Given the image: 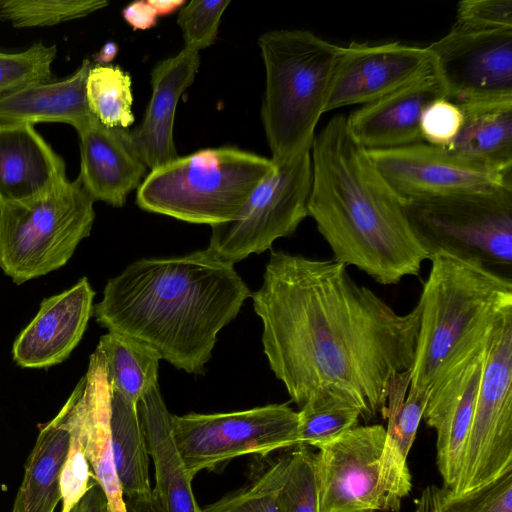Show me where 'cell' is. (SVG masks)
<instances>
[{
  "label": "cell",
  "instance_id": "cell-30",
  "mask_svg": "<svg viewBox=\"0 0 512 512\" xmlns=\"http://www.w3.org/2000/svg\"><path fill=\"white\" fill-rule=\"evenodd\" d=\"M360 408L344 394L324 388L298 411V445L318 447L358 426Z\"/></svg>",
  "mask_w": 512,
  "mask_h": 512
},
{
  "label": "cell",
  "instance_id": "cell-24",
  "mask_svg": "<svg viewBox=\"0 0 512 512\" xmlns=\"http://www.w3.org/2000/svg\"><path fill=\"white\" fill-rule=\"evenodd\" d=\"M92 64L84 59L76 72L61 81L28 86L0 98V122H59L76 130L95 117L88 106L86 83Z\"/></svg>",
  "mask_w": 512,
  "mask_h": 512
},
{
  "label": "cell",
  "instance_id": "cell-29",
  "mask_svg": "<svg viewBox=\"0 0 512 512\" xmlns=\"http://www.w3.org/2000/svg\"><path fill=\"white\" fill-rule=\"evenodd\" d=\"M290 453L261 457L247 482L199 512H285L281 492L286 479Z\"/></svg>",
  "mask_w": 512,
  "mask_h": 512
},
{
  "label": "cell",
  "instance_id": "cell-37",
  "mask_svg": "<svg viewBox=\"0 0 512 512\" xmlns=\"http://www.w3.org/2000/svg\"><path fill=\"white\" fill-rule=\"evenodd\" d=\"M229 4V0H193L186 3L177 16L184 47L200 51L214 44L221 17Z\"/></svg>",
  "mask_w": 512,
  "mask_h": 512
},
{
  "label": "cell",
  "instance_id": "cell-39",
  "mask_svg": "<svg viewBox=\"0 0 512 512\" xmlns=\"http://www.w3.org/2000/svg\"><path fill=\"white\" fill-rule=\"evenodd\" d=\"M459 105L442 97L432 101L421 115L420 128L424 142L447 148L462 125Z\"/></svg>",
  "mask_w": 512,
  "mask_h": 512
},
{
  "label": "cell",
  "instance_id": "cell-22",
  "mask_svg": "<svg viewBox=\"0 0 512 512\" xmlns=\"http://www.w3.org/2000/svg\"><path fill=\"white\" fill-rule=\"evenodd\" d=\"M84 378L80 424L85 454L109 512H127L116 474L111 436V385L100 351L91 354Z\"/></svg>",
  "mask_w": 512,
  "mask_h": 512
},
{
  "label": "cell",
  "instance_id": "cell-44",
  "mask_svg": "<svg viewBox=\"0 0 512 512\" xmlns=\"http://www.w3.org/2000/svg\"><path fill=\"white\" fill-rule=\"evenodd\" d=\"M118 45L114 41H108L93 55L96 65H108L111 63L118 53Z\"/></svg>",
  "mask_w": 512,
  "mask_h": 512
},
{
  "label": "cell",
  "instance_id": "cell-38",
  "mask_svg": "<svg viewBox=\"0 0 512 512\" xmlns=\"http://www.w3.org/2000/svg\"><path fill=\"white\" fill-rule=\"evenodd\" d=\"M453 28L512 29V0H464L458 3Z\"/></svg>",
  "mask_w": 512,
  "mask_h": 512
},
{
  "label": "cell",
  "instance_id": "cell-31",
  "mask_svg": "<svg viewBox=\"0 0 512 512\" xmlns=\"http://www.w3.org/2000/svg\"><path fill=\"white\" fill-rule=\"evenodd\" d=\"M130 75L119 66L92 65L86 83L91 113L107 127L128 129L135 120Z\"/></svg>",
  "mask_w": 512,
  "mask_h": 512
},
{
  "label": "cell",
  "instance_id": "cell-2",
  "mask_svg": "<svg viewBox=\"0 0 512 512\" xmlns=\"http://www.w3.org/2000/svg\"><path fill=\"white\" fill-rule=\"evenodd\" d=\"M249 297L234 264L205 249L133 262L108 280L94 315L108 332L146 345L179 370L202 374L218 333Z\"/></svg>",
  "mask_w": 512,
  "mask_h": 512
},
{
  "label": "cell",
  "instance_id": "cell-26",
  "mask_svg": "<svg viewBox=\"0 0 512 512\" xmlns=\"http://www.w3.org/2000/svg\"><path fill=\"white\" fill-rule=\"evenodd\" d=\"M459 106L462 125L447 149L487 166L512 171V99Z\"/></svg>",
  "mask_w": 512,
  "mask_h": 512
},
{
  "label": "cell",
  "instance_id": "cell-43",
  "mask_svg": "<svg viewBox=\"0 0 512 512\" xmlns=\"http://www.w3.org/2000/svg\"><path fill=\"white\" fill-rule=\"evenodd\" d=\"M148 2L154 8L158 17L170 15L186 4L185 0H148Z\"/></svg>",
  "mask_w": 512,
  "mask_h": 512
},
{
  "label": "cell",
  "instance_id": "cell-23",
  "mask_svg": "<svg viewBox=\"0 0 512 512\" xmlns=\"http://www.w3.org/2000/svg\"><path fill=\"white\" fill-rule=\"evenodd\" d=\"M139 421L155 470L156 493L165 512H199L192 480L176 446L171 413L158 384L136 404Z\"/></svg>",
  "mask_w": 512,
  "mask_h": 512
},
{
  "label": "cell",
  "instance_id": "cell-5",
  "mask_svg": "<svg viewBox=\"0 0 512 512\" xmlns=\"http://www.w3.org/2000/svg\"><path fill=\"white\" fill-rule=\"evenodd\" d=\"M258 45L266 76L260 115L271 160L281 165L311 151L341 46L299 29L265 32Z\"/></svg>",
  "mask_w": 512,
  "mask_h": 512
},
{
  "label": "cell",
  "instance_id": "cell-13",
  "mask_svg": "<svg viewBox=\"0 0 512 512\" xmlns=\"http://www.w3.org/2000/svg\"><path fill=\"white\" fill-rule=\"evenodd\" d=\"M367 153L406 203L512 188V171L487 166L424 141Z\"/></svg>",
  "mask_w": 512,
  "mask_h": 512
},
{
  "label": "cell",
  "instance_id": "cell-33",
  "mask_svg": "<svg viewBox=\"0 0 512 512\" xmlns=\"http://www.w3.org/2000/svg\"><path fill=\"white\" fill-rule=\"evenodd\" d=\"M105 0H0V19L14 27H42L85 17L103 9Z\"/></svg>",
  "mask_w": 512,
  "mask_h": 512
},
{
  "label": "cell",
  "instance_id": "cell-42",
  "mask_svg": "<svg viewBox=\"0 0 512 512\" xmlns=\"http://www.w3.org/2000/svg\"><path fill=\"white\" fill-rule=\"evenodd\" d=\"M124 499L127 512H165L153 490L150 494L143 497Z\"/></svg>",
  "mask_w": 512,
  "mask_h": 512
},
{
  "label": "cell",
  "instance_id": "cell-20",
  "mask_svg": "<svg viewBox=\"0 0 512 512\" xmlns=\"http://www.w3.org/2000/svg\"><path fill=\"white\" fill-rule=\"evenodd\" d=\"M200 65L199 51L184 47L151 71L152 94L142 122L129 131L136 153L150 170L179 157L173 136L177 104Z\"/></svg>",
  "mask_w": 512,
  "mask_h": 512
},
{
  "label": "cell",
  "instance_id": "cell-21",
  "mask_svg": "<svg viewBox=\"0 0 512 512\" xmlns=\"http://www.w3.org/2000/svg\"><path fill=\"white\" fill-rule=\"evenodd\" d=\"M66 180L63 158L33 125L0 122V203L36 199Z\"/></svg>",
  "mask_w": 512,
  "mask_h": 512
},
{
  "label": "cell",
  "instance_id": "cell-41",
  "mask_svg": "<svg viewBox=\"0 0 512 512\" xmlns=\"http://www.w3.org/2000/svg\"><path fill=\"white\" fill-rule=\"evenodd\" d=\"M124 20L133 30H147L157 25L158 15L147 1H135L122 10Z\"/></svg>",
  "mask_w": 512,
  "mask_h": 512
},
{
  "label": "cell",
  "instance_id": "cell-18",
  "mask_svg": "<svg viewBox=\"0 0 512 512\" xmlns=\"http://www.w3.org/2000/svg\"><path fill=\"white\" fill-rule=\"evenodd\" d=\"M77 132L81 156L77 178L94 201L122 207L147 175V166L132 146L129 130L107 127L93 117Z\"/></svg>",
  "mask_w": 512,
  "mask_h": 512
},
{
  "label": "cell",
  "instance_id": "cell-19",
  "mask_svg": "<svg viewBox=\"0 0 512 512\" xmlns=\"http://www.w3.org/2000/svg\"><path fill=\"white\" fill-rule=\"evenodd\" d=\"M445 98L433 70L378 100L362 105L346 117L352 138L365 150H382L423 142L420 121L424 109Z\"/></svg>",
  "mask_w": 512,
  "mask_h": 512
},
{
  "label": "cell",
  "instance_id": "cell-17",
  "mask_svg": "<svg viewBox=\"0 0 512 512\" xmlns=\"http://www.w3.org/2000/svg\"><path fill=\"white\" fill-rule=\"evenodd\" d=\"M94 295L83 277L69 289L45 298L13 343L14 362L22 368L42 369L65 361L84 335Z\"/></svg>",
  "mask_w": 512,
  "mask_h": 512
},
{
  "label": "cell",
  "instance_id": "cell-4",
  "mask_svg": "<svg viewBox=\"0 0 512 512\" xmlns=\"http://www.w3.org/2000/svg\"><path fill=\"white\" fill-rule=\"evenodd\" d=\"M418 306L420 326L410 386L429 390L469 345L512 310V281L483 264L438 250Z\"/></svg>",
  "mask_w": 512,
  "mask_h": 512
},
{
  "label": "cell",
  "instance_id": "cell-9",
  "mask_svg": "<svg viewBox=\"0 0 512 512\" xmlns=\"http://www.w3.org/2000/svg\"><path fill=\"white\" fill-rule=\"evenodd\" d=\"M172 434L190 476L245 455L267 457L298 445V412L268 404L228 413L171 414Z\"/></svg>",
  "mask_w": 512,
  "mask_h": 512
},
{
  "label": "cell",
  "instance_id": "cell-35",
  "mask_svg": "<svg viewBox=\"0 0 512 512\" xmlns=\"http://www.w3.org/2000/svg\"><path fill=\"white\" fill-rule=\"evenodd\" d=\"M56 45L34 43L18 53L0 52V98L31 85L49 82Z\"/></svg>",
  "mask_w": 512,
  "mask_h": 512
},
{
  "label": "cell",
  "instance_id": "cell-11",
  "mask_svg": "<svg viewBox=\"0 0 512 512\" xmlns=\"http://www.w3.org/2000/svg\"><path fill=\"white\" fill-rule=\"evenodd\" d=\"M512 469V310L489 335L482 378L460 472L449 488L462 494Z\"/></svg>",
  "mask_w": 512,
  "mask_h": 512
},
{
  "label": "cell",
  "instance_id": "cell-8",
  "mask_svg": "<svg viewBox=\"0 0 512 512\" xmlns=\"http://www.w3.org/2000/svg\"><path fill=\"white\" fill-rule=\"evenodd\" d=\"M319 512H398L412 488L381 424L356 426L317 447Z\"/></svg>",
  "mask_w": 512,
  "mask_h": 512
},
{
  "label": "cell",
  "instance_id": "cell-32",
  "mask_svg": "<svg viewBox=\"0 0 512 512\" xmlns=\"http://www.w3.org/2000/svg\"><path fill=\"white\" fill-rule=\"evenodd\" d=\"M84 388L82 377L67 399L69 445L60 474L61 512H71L96 483L85 454L80 424L81 398Z\"/></svg>",
  "mask_w": 512,
  "mask_h": 512
},
{
  "label": "cell",
  "instance_id": "cell-36",
  "mask_svg": "<svg viewBox=\"0 0 512 512\" xmlns=\"http://www.w3.org/2000/svg\"><path fill=\"white\" fill-rule=\"evenodd\" d=\"M281 498L285 512H319L316 453L308 446L290 452Z\"/></svg>",
  "mask_w": 512,
  "mask_h": 512
},
{
  "label": "cell",
  "instance_id": "cell-1",
  "mask_svg": "<svg viewBox=\"0 0 512 512\" xmlns=\"http://www.w3.org/2000/svg\"><path fill=\"white\" fill-rule=\"evenodd\" d=\"M251 297L269 366L299 408L328 388L352 400L365 421L385 419L392 378L413 366L418 304L400 315L344 264L283 251L271 252Z\"/></svg>",
  "mask_w": 512,
  "mask_h": 512
},
{
  "label": "cell",
  "instance_id": "cell-14",
  "mask_svg": "<svg viewBox=\"0 0 512 512\" xmlns=\"http://www.w3.org/2000/svg\"><path fill=\"white\" fill-rule=\"evenodd\" d=\"M426 48L433 73L451 102L512 99V29L452 27Z\"/></svg>",
  "mask_w": 512,
  "mask_h": 512
},
{
  "label": "cell",
  "instance_id": "cell-6",
  "mask_svg": "<svg viewBox=\"0 0 512 512\" xmlns=\"http://www.w3.org/2000/svg\"><path fill=\"white\" fill-rule=\"evenodd\" d=\"M275 167L271 159L238 147L198 150L150 170L136 203L148 212L214 226L235 219Z\"/></svg>",
  "mask_w": 512,
  "mask_h": 512
},
{
  "label": "cell",
  "instance_id": "cell-10",
  "mask_svg": "<svg viewBox=\"0 0 512 512\" xmlns=\"http://www.w3.org/2000/svg\"><path fill=\"white\" fill-rule=\"evenodd\" d=\"M431 255L443 250L486 267L512 264V188L406 203Z\"/></svg>",
  "mask_w": 512,
  "mask_h": 512
},
{
  "label": "cell",
  "instance_id": "cell-7",
  "mask_svg": "<svg viewBox=\"0 0 512 512\" xmlns=\"http://www.w3.org/2000/svg\"><path fill=\"white\" fill-rule=\"evenodd\" d=\"M77 178L36 199L0 203V268L21 285L65 266L95 220Z\"/></svg>",
  "mask_w": 512,
  "mask_h": 512
},
{
  "label": "cell",
  "instance_id": "cell-40",
  "mask_svg": "<svg viewBox=\"0 0 512 512\" xmlns=\"http://www.w3.org/2000/svg\"><path fill=\"white\" fill-rule=\"evenodd\" d=\"M429 390L417 389L409 385L400 411L392 421L387 423V436L405 459L408 458L415 440L428 401Z\"/></svg>",
  "mask_w": 512,
  "mask_h": 512
},
{
  "label": "cell",
  "instance_id": "cell-15",
  "mask_svg": "<svg viewBox=\"0 0 512 512\" xmlns=\"http://www.w3.org/2000/svg\"><path fill=\"white\" fill-rule=\"evenodd\" d=\"M492 328L452 361L429 390L422 418L436 431V461L445 488H452L460 472Z\"/></svg>",
  "mask_w": 512,
  "mask_h": 512
},
{
  "label": "cell",
  "instance_id": "cell-34",
  "mask_svg": "<svg viewBox=\"0 0 512 512\" xmlns=\"http://www.w3.org/2000/svg\"><path fill=\"white\" fill-rule=\"evenodd\" d=\"M432 486V512H512V469L462 494Z\"/></svg>",
  "mask_w": 512,
  "mask_h": 512
},
{
  "label": "cell",
  "instance_id": "cell-25",
  "mask_svg": "<svg viewBox=\"0 0 512 512\" xmlns=\"http://www.w3.org/2000/svg\"><path fill=\"white\" fill-rule=\"evenodd\" d=\"M69 437L65 402L58 414L39 431L11 512H54L61 501L60 474Z\"/></svg>",
  "mask_w": 512,
  "mask_h": 512
},
{
  "label": "cell",
  "instance_id": "cell-27",
  "mask_svg": "<svg viewBox=\"0 0 512 512\" xmlns=\"http://www.w3.org/2000/svg\"><path fill=\"white\" fill-rule=\"evenodd\" d=\"M111 388L110 425L116 474L124 498L143 497L153 489L149 475L150 455L136 404Z\"/></svg>",
  "mask_w": 512,
  "mask_h": 512
},
{
  "label": "cell",
  "instance_id": "cell-16",
  "mask_svg": "<svg viewBox=\"0 0 512 512\" xmlns=\"http://www.w3.org/2000/svg\"><path fill=\"white\" fill-rule=\"evenodd\" d=\"M432 71L426 47L400 42H351L340 47L325 113L345 106L378 100Z\"/></svg>",
  "mask_w": 512,
  "mask_h": 512
},
{
  "label": "cell",
  "instance_id": "cell-45",
  "mask_svg": "<svg viewBox=\"0 0 512 512\" xmlns=\"http://www.w3.org/2000/svg\"><path fill=\"white\" fill-rule=\"evenodd\" d=\"M414 512H432V486L429 485L422 491Z\"/></svg>",
  "mask_w": 512,
  "mask_h": 512
},
{
  "label": "cell",
  "instance_id": "cell-12",
  "mask_svg": "<svg viewBox=\"0 0 512 512\" xmlns=\"http://www.w3.org/2000/svg\"><path fill=\"white\" fill-rule=\"evenodd\" d=\"M311 186L310 152L276 165L235 219L211 226L207 250L235 264L250 254L271 249L275 240L292 235L309 216Z\"/></svg>",
  "mask_w": 512,
  "mask_h": 512
},
{
  "label": "cell",
  "instance_id": "cell-28",
  "mask_svg": "<svg viewBox=\"0 0 512 512\" xmlns=\"http://www.w3.org/2000/svg\"><path fill=\"white\" fill-rule=\"evenodd\" d=\"M97 349L111 386L127 400H138L158 384L159 355L146 345L118 333L103 335Z\"/></svg>",
  "mask_w": 512,
  "mask_h": 512
},
{
  "label": "cell",
  "instance_id": "cell-3",
  "mask_svg": "<svg viewBox=\"0 0 512 512\" xmlns=\"http://www.w3.org/2000/svg\"><path fill=\"white\" fill-rule=\"evenodd\" d=\"M310 155L308 214L333 260L381 285L419 275L431 253L408 218L406 202L352 138L343 114L332 116L315 135Z\"/></svg>",
  "mask_w": 512,
  "mask_h": 512
}]
</instances>
